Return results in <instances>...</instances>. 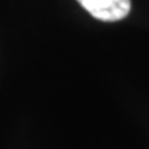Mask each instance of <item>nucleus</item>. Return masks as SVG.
<instances>
[{"mask_svg": "<svg viewBox=\"0 0 149 149\" xmlns=\"http://www.w3.org/2000/svg\"><path fill=\"white\" fill-rule=\"evenodd\" d=\"M78 3L100 22H119L131 11V0H78Z\"/></svg>", "mask_w": 149, "mask_h": 149, "instance_id": "1", "label": "nucleus"}]
</instances>
